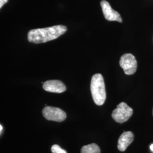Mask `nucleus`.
Listing matches in <instances>:
<instances>
[{
  "instance_id": "nucleus-13",
  "label": "nucleus",
  "mask_w": 153,
  "mask_h": 153,
  "mask_svg": "<svg viewBox=\"0 0 153 153\" xmlns=\"http://www.w3.org/2000/svg\"><path fill=\"white\" fill-rule=\"evenodd\" d=\"M0 128H1V129H0V131H1V133H2V129H3L2 125H0Z\"/></svg>"
},
{
  "instance_id": "nucleus-9",
  "label": "nucleus",
  "mask_w": 153,
  "mask_h": 153,
  "mask_svg": "<svg viewBox=\"0 0 153 153\" xmlns=\"http://www.w3.org/2000/svg\"><path fill=\"white\" fill-rule=\"evenodd\" d=\"M81 153H100V149L95 143H91L83 146L81 150Z\"/></svg>"
},
{
  "instance_id": "nucleus-1",
  "label": "nucleus",
  "mask_w": 153,
  "mask_h": 153,
  "mask_svg": "<svg viewBox=\"0 0 153 153\" xmlns=\"http://www.w3.org/2000/svg\"><path fill=\"white\" fill-rule=\"evenodd\" d=\"M66 31L67 28L63 25L33 29L28 33V40L30 42L35 44L45 43L59 38Z\"/></svg>"
},
{
  "instance_id": "nucleus-10",
  "label": "nucleus",
  "mask_w": 153,
  "mask_h": 153,
  "mask_svg": "<svg viewBox=\"0 0 153 153\" xmlns=\"http://www.w3.org/2000/svg\"><path fill=\"white\" fill-rule=\"evenodd\" d=\"M51 151L52 153H67L65 150L61 148L57 145H54L51 148Z\"/></svg>"
},
{
  "instance_id": "nucleus-6",
  "label": "nucleus",
  "mask_w": 153,
  "mask_h": 153,
  "mask_svg": "<svg viewBox=\"0 0 153 153\" xmlns=\"http://www.w3.org/2000/svg\"><path fill=\"white\" fill-rule=\"evenodd\" d=\"M100 5L105 19L108 21H117L122 23L123 20L120 14L111 7L107 1L102 0L100 2Z\"/></svg>"
},
{
  "instance_id": "nucleus-2",
  "label": "nucleus",
  "mask_w": 153,
  "mask_h": 153,
  "mask_svg": "<svg viewBox=\"0 0 153 153\" xmlns=\"http://www.w3.org/2000/svg\"><path fill=\"white\" fill-rule=\"evenodd\" d=\"M90 90L93 100L98 105H102L106 99L104 78L100 74H94L91 78Z\"/></svg>"
},
{
  "instance_id": "nucleus-8",
  "label": "nucleus",
  "mask_w": 153,
  "mask_h": 153,
  "mask_svg": "<svg viewBox=\"0 0 153 153\" xmlns=\"http://www.w3.org/2000/svg\"><path fill=\"white\" fill-rule=\"evenodd\" d=\"M134 140V134L131 131H124L121 134L117 143V148L120 152L126 151Z\"/></svg>"
},
{
  "instance_id": "nucleus-14",
  "label": "nucleus",
  "mask_w": 153,
  "mask_h": 153,
  "mask_svg": "<svg viewBox=\"0 0 153 153\" xmlns=\"http://www.w3.org/2000/svg\"></svg>"
},
{
  "instance_id": "nucleus-12",
  "label": "nucleus",
  "mask_w": 153,
  "mask_h": 153,
  "mask_svg": "<svg viewBox=\"0 0 153 153\" xmlns=\"http://www.w3.org/2000/svg\"><path fill=\"white\" fill-rule=\"evenodd\" d=\"M150 150H151L152 152H153V144H152V145H150Z\"/></svg>"
},
{
  "instance_id": "nucleus-11",
  "label": "nucleus",
  "mask_w": 153,
  "mask_h": 153,
  "mask_svg": "<svg viewBox=\"0 0 153 153\" xmlns=\"http://www.w3.org/2000/svg\"><path fill=\"white\" fill-rule=\"evenodd\" d=\"M8 0H0V8H2V7L7 3Z\"/></svg>"
},
{
  "instance_id": "nucleus-4",
  "label": "nucleus",
  "mask_w": 153,
  "mask_h": 153,
  "mask_svg": "<svg viewBox=\"0 0 153 153\" xmlns=\"http://www.w3.org/2000/svg\"><path fill=\"white\" fill-rule=\"evenodd\" d=\"M120 65L126 75H132L137 71V60L131 53H126L121 57Z\"/></svg>"
},
{
  "instance_id": "nucleus-7",
  "label": "nucleus",
  "mask_w": 153,
  "mask_h": 153,
  "mask_svg": "<svg viewBox=\"0 0 153 153\" xmlns=\"http://www.w3.org/2000/svg\"><path fill=\"white\" fill-rule=\"evenodd\" d=\"M43 88L45 91L51 93H64L66 90L64 83L59 80L47 81L43 83Z\"/></svg>"
},
{
  "instance_id": "nucleus-5",
  "label": "nucleus",
  "mask_w": 153,
  "mask_h": 153,
  "mask_svg": "<svg viewBox=\"0 0 153 153\" xmlns=\"http://www.w3.org/2000/svg\"><path fill=\"white\" fill-rule=\"evenodd\" d=\"M42 114L44 117L49 121L62 122L66 118L65 112L57 107L46 106L43 109Z\"/></svg>"
},
{
  "instance_id": "nucleus-3",
  "label": "nucleus",
  "mask_w": 153,
  "mask_h": 153,
  "mask_svg": "<svg viewBox=\"0 0 153 153\" xmlns=\"http://www.w3.org/2000/svg\"><path fill=\"white\" fill-rule=\"evenodd\" d=\"M133 113V110L125 102H121L117 105L112 114V117L118 123H124L128 120Z\"/></svg>"
}]
</instances>
